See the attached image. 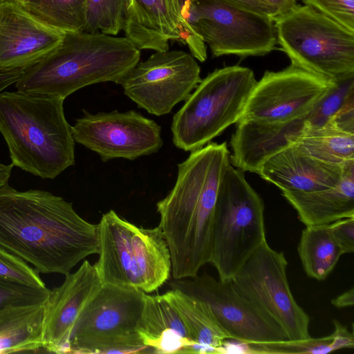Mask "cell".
Returning <instances> with one entry per match:
<instances>
[{"mask_svg":"<svg viewBox=\"0 0 354 354\" xmlns=\"http://www.w3.org/2000/svg\"><path fill=\"white\" fill-rule=\"evenodd\" d=\"M0 246L40 273L66 275L97 254V224L82 218L71 203L41 189L0 186Z\"/></svg>","mask_w":354,"mask_h":354,"instance_id":"1","label":"cell"},{"mask_svg":"<svg viewBox=\"0 0 354 354\" xmlns=\"http://www.w3.org/2000/svg\"><path fill=\"white\" fill-rule=\"evenodd\" d=\"M230 156L225 142L191 151L178 164L174 187L156 203L174 279L194 277L209 263L214 209Z\"/></svg>","mask_w":354,"mask_h":354,"instance_id":"2","label":"cell"},{"mask_svg":"<svg viewBox=\"0 0 354 354\" xmlns=\"http://www.w3.org/2000/svg\"><path fill=\"white\" fill-rule=\"evenodd\" d=\"M140 50L126 37L66 32L60 44L24 69L17 91L65 99L97 83H120L140 61Z\"/></svg>","mask_w":354,"mask_h":354,"instance_id":"3","label":"cell"},{"mask_svg":"<svg viewBox=\"0 0 354 354\" xmlns=\"http://www.w3.org/2000/svg\"><path fill=\"white\" fill-rule=\"evenodd\" d=\"M64 101L19 91L0 93V132L14 166L54 179L75 164V142Z\"/></svg>","mask_w":354,"mask_h":354,"instance_id":"4","label":"cell"},{"mask_svg":"<svg viewBox=\"0 0 354 354\" xmlns=\"http://www.w3.org/2000/svg\"><path fill=\"white\" fill-rule=\"evenodd\" d=\"M264 209L263 199L243 171L230 163L218 188L209 261L220 281H231L266 241Z\"/></svg>","mask_w":354,"mask_h":354,"instance_id":"5","label":"cell"},{"mask_svg":"<svg viewBox=\"0 0 354 354\" xmlns=\"http://www.w3.org/2000/svg\"><path fill=\"white\" fill-rule=\"evenodd\" d=\"M256 82L250 68L237 65L209 73L173 117L171 130L174 145L185 151H192L236 124Z\"/></svg>","mask_w":354,"mask_h":354,"instance_id":"6","label":"cell"},{"mask_svg":"<svg viewBox=\"0 0 354 354\" xmlns=\"http://www.w3.org/2000/svg\"><path fill=\"white\" fill-rule=\"evenodd\" d=\"M273 20L292 64L335 82L354 76V31L305 5Z\"/></svg>","mask_w":354,"mask_h":354,"instance_id":"7","label":"cell"},{"mask_svg":"<svg viewBox=\"0 0 354 354\" xmlns=\"http://www.w3.org/2000/svg\"><path fill=\"white\" fill-rule=\"evenodd\" d=\"M145 294L136 288L102 283L74 323L66 353H151L137 332Z\"/></svg>","mask_w":354,"mask_h":354,"instance_id":"8","label":"cell"},{"mask_svg":"<svg viewBox=\"0 0 354 354\" xmlns=\"http://www.w3.org/2000/svg\"><path fill=\"white\" fill-rule=\"evenodd\" d=\"M188 21L214 57L265 55L275 48L272 17L216 0H192Z\"/></svg>","mask_w":354,"mask_h":354,"instance_id":"9","label":"cell"},{"mask_svg":"<svg viewBox=\"0 0 354 354\" xmlns=\"http://www.w3.org/2000/svg\"><path fill=\"white\" fill-rule=\"evenodd\" d=\"M283 252L265 241L232 279L235 288L285 331L288 339L310 337V317L297 303L287 277Z\"/></svg>","mask_w":354,"mask_h":354,"instance_id":"10","label":"cell"},{"mask_svg":"<svg viewBox=\"0 0 354 354\" xmlns=\"http://www.w3.org/2000/svg\"><path fill=\"white\" fill-rule=\"evenodd\" d=\"M195 58L182 50L156 51L121 80L124 93L138 107L160 116L185 102L201 82Z\"/></svg>","mask_w":354,"mask_h":354,"instance_id":"11","label":"cell"},{"mask_svg":"<svg viewBox=\"0 0 354 354\" xmlns=\"http://www.w3.org/2000/svg\"><path fill=\"white\" fill-rule=\"evenodd\" d=\"M169 285L204 302L230 339L245 343L288 339L283 328L243 295L232 280H216L205 272L174 279Z\"/></svg>","mask_w":354,"mask_h":354,"instance_id":"12","label":"cell"},{"mask_svg":"<svg viewBox=\"0 0 354 354\" xmlns=\"http://www.w3.org/2000/svg\"><path fill=\"white\" fill-rule=\"evenodd\" d=\"M83 112L72 126L73 139L104 162L136 160L158 152L163 145L160 126L135 110Z\"/></svg>","mask_w":354,"mask_h":354,"instance_id":"13","label":"cell"},{"mask_svg":"<svg viewBox=\"0 0 354 354\" xmlns=\"http://www.w3.org/2000/svg\"><path fill=\"white\" fill-rule=\"evenodd\" d=\"M290 64L257 81L240 120L286 122L304 118L335 84Z\"/></svg>","mask_w":354,"mask_h":354,"instance_id":"14","label":"cell"},{"mask_svg":"<svg viewBox=\"0 0 354 354\" xmlns=\"http://www.w3.org/2000/svg\"><path fill=\"white\" fill-rule=\"evenodd\" d=\"M191 1L128 0L125 37L140 50L165 51L170 41H178L195 59L205 62L206 44L187 19Z\"/></svg>","mask_w":354,"mask_h":354,"instance_id":"15","label":"cell"},{"mask_svg":"<svg viewBox=\"0 0 354 354\" xmlns=\"http://www.w3.org/2000/svg\"><path fill=\"white\" fill-rule=\"evenodd\" d=\"M64 35L17 1L0 2V67L24 69L58 46Z\"/></svg>","mask_w":354,"mask_h":354,"instance_id":"16","label":"cell"},{"mask_svg":"<svg viewBox=\"0 0 354 354\" xmlns=\"http://www.w3.org/2000/svg\"><path fill=\"white\" fill-rule=\"evenodd\" d=\"M102 285L94 265L84 260L62 284L50 290L45 302L42 349L66 353L68 338L79 315Z\"/></svg>","mask_w":354,"mask_h":354,"instance_id":"17","label":"cell"},{"mask_svg":"<svg viewBox=\"0 0 354 354\" xmlns=\"http://www.w3.org/2000/svg\"><path fill=\"white\" fill-rule=\"evenodd\" d=\"M352 161L326 162L291 145L267 159L257 174L281 192L317 191L335 186Z\"/></svg>","mask_w":354,"mask_h":354,"instance_id":"18","label":"cell"},{"mask_svg":"<svg viewBox=\"0 0 354 354\" xmlns=\"http://www.w3.org/2000/svg\"><path fill=\"white\" fill-rule=\"evenodd\" d=\"M304 118L286 122L239 120L230 140L231 165L258 174L267 159L293 144L304 129Z\"/></svg>","mask_w":354,"mask_h":354,"instance_id":"19","label":"cell"},{"mask_svg":"<svg viewBox=\"0 0 354 354\" xmlns=\"http://www.w3.org/2000/svg\"><path fill=\"white\" fill-rule=\"evenodd\" d=\"M137 332L151 353H206L195 344L174 306L165 294L145 293Z\"/></svg>","mask_w":354,"mask_h":354,"instance_id":"20","label":"cell"},{"mask_svg":"<svg viewBox=\"0 0 354 354\" xmlns=\"http://www.w3.org/2000/svg\"><path fill=\"white\" fill-rule=\"evenodd\" d=\"M97 225L99 258L94 266L102 283L138 288L133 254L136 225L111 209Z\"/></svg>","mask_w":354,"mask_h":354,"instance_id":"21","label":"cell"},{"mask_svg":"<svg viewBox=\"0 0 354 354\" xmlns=\"http://www.w3.org/2000/svg\"><path fill=\"white\" fill-rule=\"evenodd\" d=\"M305 226L330 224L354 217V161L334 187L311 192H281Z\"/></svg>","mask_w":354,"mask_h":354,"instance_id":"22","label":"cell"},{"mask_svg":"<svg viewBox=\"0 0 354 354\" xmlns=\"http://www.w3.org/2000/svg\"><path fill=\"white\" fill-rule=\"evenodd\" d=\"M133 254L139 289L150 293L168 280L171 271V258L159 226L145 228L136 225L133 236Z\"/></svg>","mask_w":354,"mask_h":354,"instance_id":"23","label":"cell"},{"mask_svg":"<svg viewBox=\"0 0 354 354\" xmlns=\"http://www.w3.org/2000/svg\"><path fill=\"white\" fill-rule=\"evenodd\" d=\"M45 303L0 308V353L42 349Z\"/></svg>","mask_w":354,"mask_h":354,"instance_id":"24","label":"cell"},{"mask_svg":"<svg viewBox=\"0 0 354 354\" xmlns=\"http://www.w3.org/2000/svg\"><path fill=\"white\" fill-rule=\"evenodd\" d=\"M183 319L192 342L206 348L208 353H219L226 339H230L208 306L183 291L171 288L165 293Z\"/></svg>","mask_w":354,"mask_h":354,"instance_id":"25","label":"cell"},{"mask_svg":"<svg viewBox=\"0 0 354 354\" xmlns=\"http://www.w3.org/2000/svg\"><path fill=\"white\" fill-rule=\"evenodd\" d=\"M297 251L306 274L319 281L326 279L344 254L328 224L306 226L301 232Z\"/></svg>","mask_w":354,"mask_h":354,"instance_id":"26","label":"cell"},{"mask_svg":"<svg viewBox=\"0 0 354 354\" xmlns=\"http://www.w3.org/2000/svg\"><path fill=\"white\" fill-rule=\"evenodd\" d=\"M292 145L329 162L342 164L354 160V133L330 120L319 127H304Z\"/></svg>","mask_w":354,"mask_h":354,"instance_id":"27","label":"cell"},{"mask_svg":"<svg viewBox=\"0 0 354 354\" xmlns=\"http://www.w3.org/2000/svg\"><path fill=\"white\" fill-rule=\"evenodd\" d=\"M86 0H28L21 4L47 25L63 32L84 30Z\"/></svg>","mask_w":354,"mask_h":354,"instance_id":"28","label":"cell"},{"mask_svg":"<svg viewBox=\"0 0 354 354\" xmlns=\"http://www.w3.org/2000/svg\"><path fill=\"white\" fill-rule=\"evenodd\" d=\"M348 336L335 329L330 335L305 339H284L263 343H247L248 353L326 354L349 346Z\"/></svg>","mask_w":354,"mask_h":354,"instance_id":"29","label":"cell"},{"mask_svg":"<svg viewBox=\"0 0 354 354\" xmlns=\"http://www.w3.org/2000/svg\"><path fill=\"white\" fill-rule=\"evenodd\" d=\"M128 0H86L84 32L115 36L123 30Z\"/></svg>","mask_w":354,"mask_h":354,"instance_id":"30","label":"cell"},{"mask_svg":"<svg viewBox=\"0 0 354 354\" xmlns=\"http://www.w3.org/2000/svg\"><path fill=\"white\" fill-rule=\"evenodd\" d=\"M352 97H354V76L336 82L306 116L304 127L323 126Z\"/></svg>","mask_w":354,"mask_h":354,"instance_id":"31","label":"cell"},{"mask_svg":"<svg viewBox=\"0 0 354 354\" xmlns=\"http://www.w3.org/2000/svg\"><path fill=\"white\" fill-rule=\"evenodd\" d=\"M37 272L24 259L0 246V278L30 286L46 287Z\"/></svg>","mask_w":354,"mask_h":354,"instance_id":"32","label":"cell"},{"mask_svg":"<svg viewBox=\"0 0 354 354\" xmlns=\"http://www.w3.org/2000/svg\"><path fill=\"white\" fill-rule=\"evenodd\" d=\"M50 290L0 278V308L8 305L45 303Z\"/></svg>","mask_w":354,"mask_h":354,"instance_id":"33","label":"cell"},{"mask_svg":"<svg viewBox=\"0 0 354 354\" xmlns=\"http://www.w3.org/2000/svg\"><path fill=\"white\" fill-rule=\"evenodd\" d=\"M305 6L354 31V0H301Z\"/></svg>","mask_w":354,"mask_h":354,"instance_id":"34","label":"cell"},{"mask_svg":"<svg viewBox=\"0 0 354 354\" xmlns=\"http://www.w3.org/2000/svg\"><path fill=\"white\" fill-rule=\"evenodd\" d=\"M330 231L343 252H354V217L344 218L328 224Z\"/></svg>","mask_w":354,"mask_h":354,"instance_id":"35","label":"cell"},{"mask_svg":"<svg viewBox=\"0 0 354 354\" xmlns=\"http://www.w3.org/2000/svg\"><path fill=\"white\" fill-rule=\"evenodd\" d=\"M241 6L254 12L268 15L272 19L277 17L275 10L264 0H216Z\"/></svg>","mask_w":354,"mask_h":354,"instance_id":"36","label":"cell"},{"mask_svg":"<svg viewBox=\"0 0 354 354\" xmlns=\"http://www.w3.org/2000/svg\"><path fill=\"white\" fill-rule=\"evenodd\" d=\"M276 12L277 17L283 15L297 5V0H264Z\"/></svg>","mask_w":354,"mask_h":354,"instance_id":"37","label":"cell"},{"mask_svg":"<svg viewBox=\"0 0 354 354\" xmlns=\"http://www.w3.org/2000/svg\"><path fill=\"white\" fill-rule=\"evenodd\" d=\"M331 304L333 306L339 308L353 306L354 304L353 287L332 299Z\"/></svg>","mask_w":354,"mask_h":354,"instance_id":"38","label":"cell"},{"mask_svg":"<svg viewBox=\"0 0 354 354\" xmlns=\"http://www.w3.org/2000/svg\"><path fill=\"white\" fill-rule=\"evenodd\" d=\"M13 165H5L0 162V186L8 184Z\"/></svg>","mask_w":354,"mask_h":354,"instance_id":"39","label":"cell"},{"mask_svg":"<svg viewBox=\"0 0 354 354\" xmlns=\"http://www.w3.org/2000/svg\"><path fill=\"white\" fill-rule=\"evenodd\" d=\"M15 1H17L18 3H19L21 4H23L25 2L28 1V0H15Z\"/></svg>","mask_w":354,"mask_h":354,"instance_id":"40","label":"cell"},{"mask_svg":"<svg viewBox=\"0 0 354 354\" xmlns=\"http://www.w3.org/2000/svg\"><path fill=\"white\" fill-rule=\"evenodd\" d=\"M4 1V0H0V2H1V1Z\"/></svg>","mask_w":354,"mask_h":354,"instance_id":"41","label":"cell"}]
</instances>
